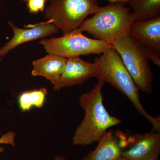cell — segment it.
I'll return each mask as SVG.
<instances>
[{"label": "cell", "mask_w": 160, "mask_h": 160, "mask_svg": "<svg viewBox=\"0 0 160 160\" xmlns=\"http://www.w3.org/2000/svg\"><path fill=\"white\" fill-rule=\"evenodd\" d=\"M98 7L97 0H51L45 17L64 35L79 28Z\"/></svg>", "instance_id": "5b68a950"}, {"label": "cell", "mask_w": 160, "mask_h": 160, "mask_svg": "<svg viewBox=\"0 0 160 160\" xmlns=\"http://www.w3.org/2000/svg\"><path fill=\"white\" fill-rule=\"evenodd\" d=\"M1 60H2V58H0V61H1Z\"/></svg>", "instance_id": "7402d4cb"}, {"label": "cell", "mask_w": 160, "mask_h": 160, "mask_svg": "<svg viewBox=\"0 0 160 160\" xmlns=\"http://www.w3.org/2000/svg\"><path fill=\"white\" fill-rule=\"evenodd\" d=\"M116 160H130L126 158L122 157H121L118 158Z\"/></svg>", "instance_id": "d6986e66"}, {"label": "cell", "mask_w": 160, "mask_h": 160, "mask_svg": "<svg viewBox=\"0 0 160 160\" xmlns=\"http://www.w3.org/2000/svg\"><path fill=\"white\" fill-rule=\"evenodd\" d=\"M128 33L147 50L155 65L160 66V17L143 21H134Z\"/></svg>", "instance_id": "ba28073f"}, {"label": "cell", "mask_w": 160, "mask_h": 160, "mask_svg": "<svg viewBox=\"0 0 160 160\" xmlns=\"http://www.w3.org/2000/svg\"><path fill=\"white\" fill-rule=\"evenodd\" d=\"M8 23L13 31V36L0 49V58L6 55L10 50L23 43L39 39L46 38L59 32V30L52 24L51 20L35 25H27L25 26L27 28L26 29L15 26L11 21Z\"/></svg>", "instance_id": "9c48e42d"}, {"label": "cell", "mask_w": 160, "mask_h": 160, "mask_svg": "<svg viewBox=\"0 0 160 160\" xmlns=\"http://www.w3.org/2000/svg\"><path fill=\"white\" fill-rule=\"evenodd\" d=\"M47 0H29L27 2V7L29 13L37 14L39 12H43Z\"/></svg>", "instance_id": "9a60e30c"}, {"label": "cell", "mask_w": 160, "mask_h": 160, "mask_svg": "<svg viewBox=\"0 0 160 160\" xmlns=\"http://www.w3.org/2000/svg\"><path fill=\"white\" fill-rule=\"evenodd\" d=\"M134 21L143 22L160 17V0H130Z\"/></svg>", "instance_id": "4fadbf2b"}, {"label": "cell", "mask_w": 160, "mask_h": 160, "mask_svg": "<svg viewBox=\"0 0 160 160\" xmlns=\"http://www.w3.org/2000/svg\"><path fill=\"white\" fill-rule=\"evenodd\" d=\"M160 154V133L152 130L129 136L122 157L130 160H158Z\"/></svg>", "instance_id": "52a82bcc"}, {"label": "cell", "mask_w": 160, "mask_h": 160, "mask_svg": "<svg viewBox=\"0 0 160 160\" xmlns=\"http://www.w3.org/2000/svg\"><path fill=\"white\" fill-rule=\"evenodd\" d=\"M126 5L118 2L98 6L93 16L86 18L78 30L86 32L96 39L111 45L118 38L128 32L134 22L132 13Z\"/></svg>", "instance_id": "3957f363"}, {"label": "cell", "mask_w": 160, "mask_h": 160, "mask_svg": "<svg viewBox=\"0 0 160 160\" xmlns=\"http://www.w3.org/2000/svg\"></svg>", "instance_id": "603a6c76"}, {"label": "cell", "mask_w": 160, "mask_h": 160, "mask_svg": "<svg viewBox=\"0 0 160 160\" xmlns=\"http://www.w3.org/2000/svg\"><path fill=\"white\" fill-rule=\"evenodd\" d=\"M106 1L109 2L110 3L118 2H120L124 3L126 4H127V3H129L130 0H106Z\"/></svg>", "instance_id": "e0dca14e"}, {"label": "cell", "mask_w": 160, "mask_h": 160, "mask_svg": "<svg viewBox=\"0 0 160 160\" xmlns=\"http://www.w3.org/2000/svg\"><path fill=\"white\" fill-rule=\"evenodd\" d=\"M66 58L54 55H47L44 57L32 62L33 76H41L46 78L54 85L57 83L62 73Z\"/></svg>", "instance_id": "7c38bea8"}, {"label": "cell", "mask_w": 160, "mask_h": 160, "mask_svg": "<svg viewBox=\"0 0 160 160\" xmlns=\"http://www.w3.org/2000/svg\"><path fill=\"white\" fill-rule=\"evenodd\" d=\"M54 160H66V159L64 157L57 156L54 158Z\"/></svg>", "instance_id": "ac0fdd59"}, {"label": "cell", "mask_w": 160, "mask_h": 160, "mask_svg": "<svg viewBox=\"0 0 160 160\" xmlns=\"http://www.w3.org/2000/svg\"><path fill=\"white\" fill-rule=\"evenodd\" d=\"M93 63L95 66V78L109 83L126 95L138 112L151 123L152 130L160 132V116L153 117L144 109L140 102L138 89L117 52L111 46L96 58Z\"/></svg>", "instance_id": "7a4b0ae2"}, {"label": "cell", "mask_w": 160, "mask_h": 160, "mask_svg": "<svg viewBox=\"0 0 160 160\" xmlns=\"http://www.w3.org/2000/svg\"><path fill=\"white\" fill-rule=\"evenodd\" d=\"M5 1V0H0V2H2V1Z\"/></svg>", "instance_id": "44dd1931"}, {"label": "cell", "mask_w": 160, "mask_h": 160, "mask_svg": "<svg viewBox=\"0 0 160 160\" xmlns=\"http://www.w3.org/2000/svg\"><path fill=\"white\" fill-rule=\"evenodd\" d=\"M22 1H27V2H28V1H29V0H22Z\"/></svg>", "instance_id": "ffe728a7"}, {"label": "cell", "mask_w": 160, "mask_h": 160, "mask_svg": "<svg viewBox=\"0 0 160 160\" xmlns=\"http://www.w3.org/2000/svg\"><path fill=\"white\" fill-rule=\"evenodd\" d=\"M129 137L120 130L106 131L98 141L96 148L80 160H116L122 157Z\"/></svg>", "instance_id": "30bf717a"}, {"label": "cell", "mask_w": 160, "mask_h": 160, "mask_svg": "<svg viewBox=\"0 0 160 160\" xmlns=\"http://www.w3.org/2000/svg\"><path fill=\"white\" fill-rule=\"evenodd\" d=\"M111 46L119 55L138 90L152 93L153 74L149 64L151 57L149 52L128 32L118 38Z\"/></svg>", "instance_id": "277c9868"}, {"label": "cell", "mask_w": 160, "mask_h": 160, "mask_svg": "<svg viewBox=\"0 0 160 160\" xmlns=\"http://www.w3.org/2000/svg\"><path fill=\"white\" fill-rule=\"evenodd\" d=\"M95 70L94 63L80 57L66 58L64 70L53 89L59 91L65 87L81 85L90 78L95 77Z\"/></svg>", "instance_id": "8fae6325"}, {"label": "cell", "mask_w": 160, "mask_h": 160, "mask_svg": "<svg viewBox=\"0 0 160 160\" xmlns=\"http://www.w3.org/2000/svg\"><path fill=\"white\" fill-rule=\"evenodd\" d=\"M48 91L46 88L25 91L19 96L18 103L21 111L25 112L33 107L41 108L44 106Z\"/></svg>", "instance_id": "5bb4252c"}, {"label": "cell", "mask_w": 160, "mask_h": 160, "mask_svg": "<svg viewBox=\"0 0 160 160\" xmlns=\"http://www.w3.org/2000/svg\"><path fill=\"white\" fill-rule=\"evenodd\" d=\"M39 43L48 54L65 58L102 54L111 46L105 41L85 36L78 29L61 37L43 38Z\"/></svg>", "instance_id": "8992f818"}, {"label": "cell", "mask_w": 160, "mask_h": 160, "mask_svg": "<svg viewBox=\"0 0 160 160\" xmlns=\"http://www.w3.org/2000/svg\"><path fill=\"white\" fill-rule=\"evenodd\" d=\"M15 132L13 131H9L5 134H3L0 138V144H7L14 146L16 145ZM4 151V147L0 146V153Z\"/></svg>", "instance_id": "2e32d148"}, {"label": "cell", "mask_w": 160, "mask_h": 160, "mask_svg": "<svg viewBox=\"0 0 160 160\" xmlns=\"http://www.w3.org/2000/svg\"><path fill=\"white\" fill-rule=\"evenodd\" d=\"M105 83L98 79L93 89L80 97L79 104L85 111V116L72 138L75 146H87L98 142L107 129L122 122L110 115L103 105L102 88Z\"/></svg>", "instance_id": "6da1fadb"}]
</instances>
